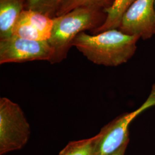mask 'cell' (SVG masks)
I'll return each instance as SVG.
<instances>
[{"label":"cell","mask_w":155,"mask_h":155,"mask_svg":"<svg viewBox=\"0 0 155 155\" xmlns=\"http://www.w3.org/2000/svg\"><path fill=\"white\" fill-rule=\"evenodd\" d=\"M26 7V0H0V40L12 35L14 26Z\"/></svg>","instance_id":"8"},{"label":"cell","mask_w":155,"mask_h":155,"mask_svg":"<svg viewBox=\"0 0 155 155\" xmlns=\"http://www.w3.org/2000/svg\"><path fill=\"white\" fill-rule=\"evenodd\" d=\"M155 1L134 0L122 16L118 29L140 39H150L155 35Z\"/></svg>","instance_id":"6"},{"label":"cell","mask_w":155,"mask_h":155,"mask_svg":"<svg viewBox=\"0 0 155 155\" xmlns=\"http://www.w3.org/2000/svg\"><path fill=\"white\" fill-rule=\"evenodd\" d=\"M104 11L93 8H78L53 18V28L48 42L54 51L51 64L65 59L72 47V41L86 30L93 31L105 22Z\"/></svg>","instance_id":"2"},{"label":"cell","mask_w":155,"mask_h":155,"mask_svg":"<svg viewBox=\"0 0 155 155\" xmlns=\"http://www.w3.org/2000/svg\"><path fill=\"white\" fill-rule=\"evenodd\" d=\"M134 1V0H115L111 6L104 11L106 14L105 22L100 27L91 31V32L96 35L107 30L118 29L122 16Z\"/></svg>","instance_id":"9"},{"label":"cell","mask_w":155,"mask_h":155,"mask_svg":"<svg viewBox=\"0 0 155 155\" xmlns=\"http://www.w3.org/2000/svg\"><path fill=\"white\" fill-rule=\"evenodd\" d=\"M94 136L68 143L58 155H93Z\"/></svg>","instance_id":"12"},{"label":"cell","mask_w":155,"mask_h":155,"mask_svg":"<svg viewBox=\"0 0 155 155\" xmlns=\"http://www.w3.org/2000/svg\"><path fill=\"white\" fill-rule=\"evenodd\" d=\"M30 135L31 127L21 107L6 97H1L0 155L22 149Z\"/></svg>","instance_id":"3"},{"label":"cell","mask_w":155,"mask_h":155,"mask_svg":"<svg viewBox=\"0 0 155 155\" xmlns=\"http://www.w3.org/2000/svg\"><path fill=\"white\" fill-rule=\"evenodd\" d=\"M54 51L48 41H36L12 35L0 40V64L35 61L50 62Z\"/></svg>","instance_id":"5"},{"label":"cell","mask_w":155,"mask_h":155,"mask_svg":"<svg viewBox=\"0 0 155 155\" xmlns=\"http://www.w3.org/2000/svg\"><path fill=\"white\" fill-rule=\"evenodd\" d=\"M115 0H64L57 13L56 16L66 14L81 7L93 8L104 11L109 8Z\"/></svg>","instance_id":"10"},{"label":"cell","mask_w":155,"mask_h":155,"mask_svg":"<svg viewBox=\"0 0 155 155\" xmlns=\"http://www.w3.org/2000/svg\"><path fill=\"white\" fill-rule=\"evenodd\" d=\"M53 24L52 18L25 9L17 20L12 35L32 40L48 41L51 36Z\"/></svg>","instance_id":"7"},{"label":"cell","mask_w":155,"mask_h":155,"mask_svg":"<svg viewBox=\"0 0 155 155\" xmlns=\"http://www.w3.org/2000/svg\"><path fill=\"white\" fill-rule=\"evenodd\" d=\"M155 106V84L147 100L137 110L117 117L94 136L93 155H110L129 141V127L144 111Z\"/></svg>","instance_id":"4"},{"label":"cell","mask_w":155,"mask_h":155,"mask_svg":"<svg viewBox=\"0 0 155 155\" xmlns=\"http://www.w3.org/2000/svg\"><path fill=\"white\" fill-rule=\"evenodd\" d=\"M64 0H26V9L54 18Z\"/></svg>","instance_id":"11"},{"label":"cell","mask_w":155,"mask_h":155,"mask_svg":"<svg viewBox=\"0 0 155 155\" xmlns=\"http://www.w3.org/2000/svg\"><path fill=\"white\" fill-rule=\"evenodd\" d=\"M128 143H129L124 144V145H122V147L119 150H117L115 152H114L113 153H112V154H111L110 155H125L126 150H127V148Z\"/></svg>","instance_id":"13"},{"label":"cell","mask_w":155,"mask_h":155,"mask_svg":"<svg viewBox=\"0 0 155 155\" xmlns=\"http://www.w3.org/2000/svg\"><path fill=\"white\" fill-rule=\"evenodd\" d=\"M140 38L113 29L94 35L84 32L72 41L74 46L94 64L117 67L130 59L137 50Z\"/></svg>","instance_id":"1"},{"label":"cell","mask_w":155,"mask_h":155,"mask_svg":"<svg viewBox=\"0 0 155 155\" xmlns=\"http://www.w3.org/2000/svg\"></svg>","instance_id":"14"}]
</instances>
